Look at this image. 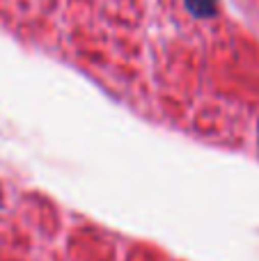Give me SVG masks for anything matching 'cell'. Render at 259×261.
Wrapping results in <instances>:
<instances>
[{"instance_id": "6da1fadb", "label": "cell", "mask_w": 259, "mask_h": 261, "mask_svg": "<svg viewBox=\"0 0 259 261\" xmlns=\"http://www.w3.org/2000/svg\"><path fill=\"white\" fill-rule=\"evenodd\" d=\"M188 7H191L195 14L209 16V14L216 12V0H188Z\"/></svg>"}]
</instances>
